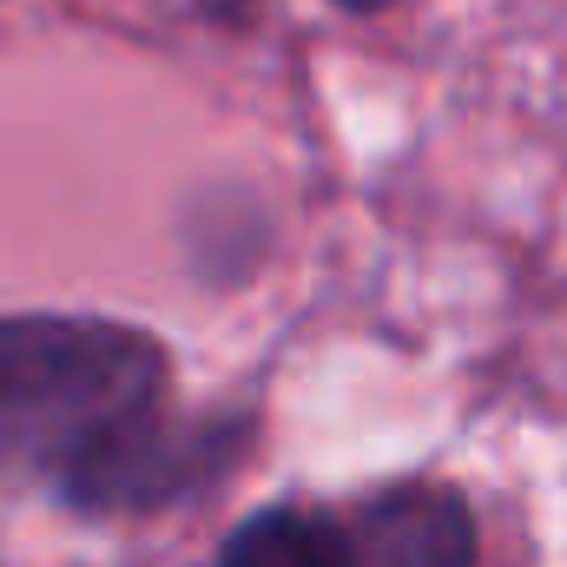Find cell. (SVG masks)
Returning <instances> with one entry per match:
<instances>
[{"label":"cell","mask_w":567,"mask_h":567,"mask_svg":"<svg viewBox=\"0 0 567 567\" xmlns=\"http://www.w3.org/2000/svg\"><path fill=\"white\" fill-rule=\"evenodd\" d=\"M258 435H265V416L251 403H225V410H178L172 403L152 423L133 429L60 502V515H73V522H152V515L192 508L258 455Z\"/></svg>","instance_id":"cell-2"},{"label":"cell","mask_w":567,"mask_h":567,"mask_svg":"<svg viewBox=\"0 0 567 567\" xmlns=\"http://www.w3.org/2000/svg\"><path fill=\"white\" fill-rule=\"evenodd\" d=\"M198 20H212V27H225V33H245V27H258V7L265 0H185Z\"/></svg>","instance_id":"cell-5"},{"label":"cell","mask_w":567,"mask_h":567,"mask_svg":"<svg viewBox=\"0 0 567 567\" xmlns=\"http://www.w3.org/2000/svg\"><path fill=\"white\" fill-rule=\"evenodd\" d=\"M350 561L357 567H475L482 561V522L468 488L442 475H390L363 488L343 515Z\"/></svg>","instance_id":"cell-3"},{"label":"cell","mask_w":567,"mask_h":567,"mask_svg":"<svg viewBox=\"0 0 567 567\" xmlns=\"http://www.w3.org/2000/svg\"><path fill=\"white\" fill-rule=\"evenodd\" d=\"M172 343L100 310H0V488L53 508L158 410H172Z\"/></svg>","instance_id":"cell-1"},{"label":"cell","mask_w":567,"mask_h":567,"mask_svg":"<svg viewBox=\"0 0 567 567\" xmlns=\"http://www.w3.org/2000/svg\"><path fill=\"white\" fill-rule=\"evenodd\" d=\"M212 567H357V561H350V535H343L337 508L271 502V508H251L218 542Z\"/></svg>","instance_id":"cell-4"},{"label":"cell","mask_w":567,"mask_h":567,"mask_svg":"<svg viewBox=\"0 0 567 567\" xmlns=\"http://www.w3.org/2000/svg\"><path fill=\"white\" fill-rule=\"evenodd\" d=\"M330 7H343V13H390L396 0H330Z\"/></svg>","instance_id":"cell-6"}]
</instances>
